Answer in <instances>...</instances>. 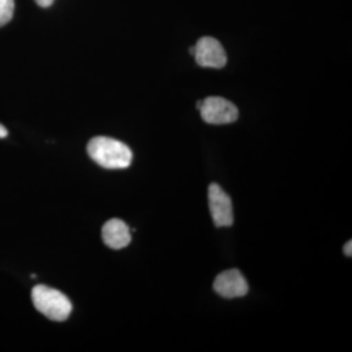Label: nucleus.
Listing matches in <instances>:
<instances>
[{"instance_id": "1", "label": "nucleus", "mask_w": 352, "mask_h": 352, "mask_svg": "<svg viewBox=\"0 0 352 352\" xmlns=\"http://www.w3.org/2000/svg\"><path fill=\"white\" fill-rule=\"evenodd\" d=\"M87 153L95 163L108 170L129 168L132 162V152L129 146L106 136L92 138L88 143Z\"/></svg>"}, {"instance_id": "2", "label": "nucleus", "mask_w": 352, "mask_h": 352, "mask_svg": "<svg viewBox=\"0 0 352 352\" xmlns=\"http://www.w3.org/2000/svg\"><path fill=\"white\" fill-rule=\"evenodd\" d=\"M32 300L34 307L52 321L67 320L73 309L68 296L45 285H38L32 289Z\"/></svg>"}, {"instance_id": "3", "label": "nucleus", "mask_w": 352, "mask_h": 352, "mask_svg": "<svg viewBox=\"0 0 352 352\" xmlns=\"http://www.w3.org/2000/svg\"><path fill=\"white\" fill-rule=\"evenodd\" d=\"M201 118L210 124H227L238 119L239 112L232 102L219 96L208 97L199 109Z\"/></svg>"}, {"instance_id": "4", "label": "nucleus", "mask_w": 352, "mask_h": 352, "mask_svg": "<svg viewBox=\"0 0 352 352\" xmlns=\"http://www.w3.org/2000/svg\"><path fill=\"white\" fill-rule=\"evenodd\" d=\"M208 206L217 227L232 226L234 221L232 201L221 187L212 183L208 187Z\"/></svg>"}, {"instance_id": "5", "label": "nucleus", "mask_w": 352, "mask_h": 352, "mask_svg": "<svg viewBox=\"0 0 352 352\" xmlns=\"http://www.w3.org/2000/svg\"><path fill=\"white\" fill-rule=\"evenodd\" d=\"M197 64L205 68H223L227 63V55L223 46L217 39L205 36L199 39L194 47Z\"/></svg>"}, {"instance_id": "6", "label": "nucleus", "mask_w": 352, "mask_h": 352, "mask_svg": "<svg viewBox=\"0 0 352 352\" xmlns=\"http://www.w3.org/2000/svg\"><path fill=\"white\" fill-rule=\"evenodd\" d=\"M214 289L222 298H236L247 295L249 285L240 270H229L215 278Z\"/></svg>"}, {"instance_id": "7", "label": "nucleus", "mask_w": 352, "mask_h": 352, "mask_svg": "<svg viewBox=\"0 0 352 352\" xmlns=\"http://www.w3.org/2000/svg\"><path fill=\"white\" fill-rule=\"evenodd\" d=\"M102 239L111 249H124L131 242V230L122 219H110L102 228Z\"/></svg>"}, {"instance_id": "8", "label": "nucleus", "mask_w": 352, "mask_h": 352, "mask_svg": "<svg viewBox=\"0 0 352 352\" xmlns=\"http://www.w3.org/2000/svg\"><path fill=\"white\" fill-rule=\"evenodd\" d=\"M14 8V0H0V28L12 19Z\"/></svg>"}, {"instance_id": "9", "label": "nucleus", "mask_w": 352, "mask_h": 352, "mask_svg": "<svg viewBox=\"0 0 352 352\" xmlns=\"http://www.w3.org/2000/svg\"><path fill=\"white\" fill-rule=\"evenodd\" d=\"M36 2L39 6L46 8V7H50L54 0H36Z\"/></svg>"}, {"instance_id": "10", "label": "nucleus", "mask_w": 352, "mask_h": 352, "mask_svg": "<svg viewBox=\"0 0 352 352\" xmlns=\"http://www.w3.org/2000/svg\"><path fill=\"white\" fill-rule=\"evenodd\" d=\"M344 252L347 256H351L352 254V242L351 241H349L344 247Z\"/></svg>"}, {"instance_id": "11", "label": "nucleus", "mask_w": 352, "mask_h": 352, "mask_svg": "<svg viewBox=\"0 0 352 352\" xmlns=\"http://www.w3.org/2000/svg\"><path fill=\"white\" fill-rule=\"evenodd\" d=\"M7 135H8V131H7L6 126L0 124V138H6Z\"/></svg>"}]
</instances>
